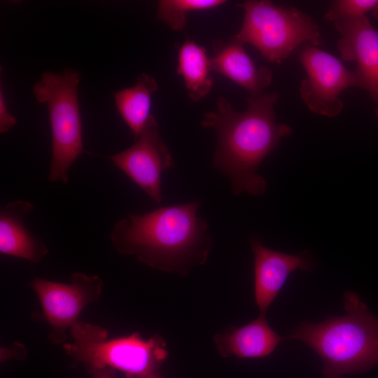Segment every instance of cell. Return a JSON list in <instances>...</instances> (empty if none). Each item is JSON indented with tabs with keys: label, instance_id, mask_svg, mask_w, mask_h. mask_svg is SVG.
I'll use <instances>...</instances> for the list:
<instances>
[{
	"label": "cell",
	"instance_id": "7",
	"mask_svg": "<svg viewBox=\"0 0 378 378\" xmlns=\"http://www.w3.org/2000/svg\"><path fill=\"white\" fill-rule=\"evenodd\" d=\"M299 60L307 74L299 87L304 104L316 114L337 116L344 107L340 94L348 88H358L354 71L332 54L309 43L302 46Z\"/></svg>",
	"mask_w": 378,
	"mask_h": 378
},
{
	"label": "cell",
	"instance_id": "11",
	"mask_svg": "<svg viewBox=\"0 0 378 378\" xmlns=\"http://www.w3.org/2000/svg\"><path fill=\"white\" fill-rule=\"evenodd\" d=\"M250 245L254 256V293L260 314L269 307L284 285L288 276L296 270H312L310 260L304 255L287 254L264 246L257 236Z\"/></svg>",
	"mask_w": 378,
	"mask_h": 378
},
{
	"label": "cell",
	"instance_id": "14",
	"mask_svg": "<svg viewBox=\"0 0 378 378\" xmlns=\"http://www.w3.org/2000/svg\"><path fill=\"white\" fill-rule=\"evenodd\" d=\"M286 337L276 334L267 321L265 315L223 335L214 342L225 357L234 355L239 358H258L270 355Z\"/></svg>",
	"mask_w": 378,
	"mask_h": 378
},
{
	"label": "cell",
	"instance_id": "12",
	"mask_svg": "<svg viewBox=\"0 0 378 378\" xmlns=\"http://www.w3.org/2000/svg\"><path fill=\"white\" fill-rule=\"evenodd\" d=\"M244 46L234 36L228 41H214L211 70L246 89L250 97H259L272 83V72L267 66H257Z\"/></svg>",
	"mask_w": 378,
	"mask_h": 378
},
{
	"label": "cell",
	"instance_id": "4",
	"mask_svg": "<svg viewBox=\"0 0 378 378\" xmlns=\"http://www.w3.org/2000/svg\"><path fill=\"white\" fill-rule=\"evenodd\" d=\"M237 6L244 10V16L234 36L254 46L271 62L281 64L302 45L324 43L313 18L295 7L267 0H248Z\"/></svg>",
	"mask_w": 378,
	"mask_h": 378
},
{
	"label": "cell",
	"instance_id": "3",
	"mask_svg": "<svg viewBox=\"0 0 378 378\" xmlns=\"http://www.w3.org/2000/svg\"><path fill=\"white\" fill-rule=\"evenodd\" d=\"M344 306V316L304 321L286 337L312 349L326 378L364 374L378 365V317L354 292H346Z\"/></svg>",
	"mask_w": 378,
	"mask_h": 378
},
{
	"label": "cell",
	"instance_id": "9",
	"mask_svg": "<svg viewBox=\"0 0 378 378\" xmlns=\"http://www.w3.org/2000/svg\"><path fill=\"white\" fill-rule=\"evenodd\" d=\"M109 158L153 201L162 202V176L174 167V162L160 136L153 115L150 114L132 146Z\"/></svg>",
	"mask_w": 378,
	"mask_h": 378
},
{
	"label": "cell",
	"instance_id": "18",
	"mask_svg": "<svg viewBox=\"0 0 378 378\" xmlns=\"http://www.w3.org/2000/svg\"><path fill=\"white\" fill-rule=\"evenodd\" d=\"M378 20V0H335L330 3L324 18L332 23L367 16Z\"/></svg>",
	"mask_w": 378,
	"mask_h": 378
},
{
	"label": "cell",
	"instance_id": "5",
	"mask_svg": "<svg viewBox=\"0 0 378 378\" xmlns=\"http://www.w3.org/2000/svg\"><path fill=\"white\" fill-rule=\"evenodd\" d=\"M71 343L63 345L67 354L89 368H110L126 375L155 372L167 356L165 342L158 336L144 340L139 332L108 339V331L80 321L70 328Z\"/></svg>",
	"mask_w": 378,
	"mask_h": 378
},
{
	"label": "cell",
	"instance_id": "2",
	"mask_svg": "<svg viewBox=\"0 0 378 378\" xmlns=\"http://www.w3.org/2000/svg\"><path fill=\"white\" fill-rule=\"evenodd\" d=\"M199 200L129 214L113 226L110 238L120 254L135 255L154 269L184 275L204 263L211 247Z\"/></svg>",
	"mask_w": 378,
	"mask_h": 378
},
{
	"label": "cell",
	"instance_id": "15",
	"mask_svg": "<svg viewBox=\"0 0 378 378\" xmlns=\"http://www.w3.org/2000/svg\"><path fill=\"white\" fill-rule=\"evenodd\" d=\"M158 88L154 78L141 73L134 85L113 93L118 111L134 139L140 134L150 115L151 95Z\"/></svg>",
	"mask_w": 378,
	"mask_h": 378
},
{
	"label": "cell",
	"instance_id": "16",
	"mask_svg": "<svg viewBox=\"0 0 378 378\" xmlns=\"http://www.w3.org/2000/svg\"><path fill=\"white\" fill-rule=\"evenodd\" d=\"M178 62L176 71L184 80L188 97L199 102L210 92L214 85L206 48L187 39L178 50Z\"/></svg>",
	"mask_w": 378,
	"mask_h": 378
},
{
	"label": "cell",
	"instance_id": "21",
	"mask_svg": "<svg viewBox=\"0 0 378 378\" xmlns=\"http://www.w3.org/2000/svg\"><path fill=\"white\" fill-rule=\"evenodd\" d=\"M127 378H162L159 374L155 372L148 373L141 375H126Z\"/></svg>",
	"mask_w": 378,
	"mask_h": 378
},
{
	"label": "cell",
	"instance_id": "19",
	"mask_svg": "<svg viewBox=\"0 0 378 378\" xmlns=\"http://www.w3.org/2000/svg\"><path fill=\"white\" fill-rule=\"evenodd\" d=\"M16 119L8 111L4 93L0 91V133L4 134L10 130L15 124Z\"/></svg>",
	"mask_w": 378,
	"mask_h": 378
},
{
	"label": "cell",
	"instance_id": "1",
	"mask_svg": "<svg viewBox=\"0 0 378 378\" xmlns=\"http://www.w3.org/2000/svg\"><path fill=\"white\" fill-rule=\"evenodd\" d=\"M279 97L277 92L246 97V109L237 111L220 96L216 111L204 113L200 122L202 127L216 132L217 147L212 167L230 180L234 195L265 193L267 181L258 169L281 140L293 133L289 125L276 122L274 106Z\"/></svg>",
	"mask_w": 378,
	"mask_h": 378
},
{
	"label": "cell",
	"instance_id": "10",
	"mask_svg": "<svg viewBox=\"0 0 378 378\" xmlns=\"http://www.w3.org/2000/svg\"><path fill=\"white\" fill-rule=\"evenodd\" d=\"M340 34L337 48L341 57L354 61L358 88L365 90L378 118V30L367 16L333 22Z\"/></svg>",
	"mask_w": 378,
	"mask_h": 378
},
{
	"label": "cell",
	"instance_id": "6",
	"mask_svg": "<svg viewBox=\"0 0 378 378\" xmlns=\"http://www.w3.org/2000/svg\"><path fill=\"white\" fill-rule=\"evenodd\" d=\"M80 80V74L71 69L59 74L45 71L33 88L36 100L46 104L48 111L52 132L50 183H67L72 164L83 152L77 92Z\"/></svg>",
	"mask_w": 378,
	"mask_h": 378
},
{
	"label": "cell",
	"instance_id": "13",
	"mask_svg": "<svg viewBox=\"0 0 378 378\" xmlns=\"http://www.w3.org/2000/svg\"><path fill=\"white\" fill-rule=\"evenodd\" d=\"M34 209L24 200L10 201L0 209V252L1 254L39 262L48 253L46 244L34 237L24 218Z\"/></svg>",
	"mask_w": 378,
	"mask_h": 378
},
{
	"label": "cell",
	"instance_id": "17",
	"mask_svg": "<svg viewBox=\"0 0 378 378\" xmlns=\"http://www.w3.org/2000/svg\"><path fill=\"white\" fill-rule=\"evenodd\" d=\"M225 0H161L158 2L156 17L174 31H181L186 26V13L215 8Z\"/></svg>",
	"mask_w": 378,
	"mask_h": 378
},
{
	"label": "cell",
	"instance_id": "8",
	"mask_svg": "<svg viewBox=\"0 0 378 378\" xmlns=\"http://www.w3.org/2000/svg\"><path fill=\"white\" fill-rule=\"evenodd\" d=\"M31 287L36 294L43 316L50 327V340L64 342L66 331L77 322L83 309L101 297L104 283L97 275L75 272L69 284L35 278Z\"/></svg>",
	"mask_w": 378,
	"mask_h": 378
},
{
	"label": "cell",
	"instance_id": "20",
	"mask_svg": "<svg viewBox=\"0 0 378 378\" xmlns=\"http://www.w3.org/2000/svg\"><path fill=\"white\" fill-rule=\"evenodd\" d=\"M88 370L92 374V378H113L114 374L113 369L107 367L103 368H89Z\"/></svg>",
	"mask_w": 378,
	"mask_h": 378
}]
</instances>
